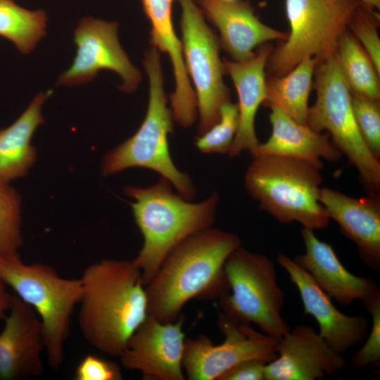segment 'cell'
Instances as JSON below:
<instances>
[{
    "mask_svg": "<svg viewBox=\"0 0 380 380\" xmlns=\"http://www.w3.org/2000/svg\"><path fill=\"white\" fill-rule=\"evenodd\" d=\"M77 46L71 66L58 77L57 84L74 86L91 82L102 70L116 72L122 80L120 89L132 92L141 75L121 47L118 23L91 17L82 18L74 30Z\"/></svg>",
    "mask_w": 380,
    "mask_h": 380,
    "instance_id": "7c38bea8",
    "label": "cell"
},
{
    "mask_svg": "<svg viewBox=\"0 0 380 380\" xmlns=\"http://www.w3.org/2000/svg\"><path fill=\"white\" fill-rule=\"evenodd\" d=\"M300 234L305 253L293 260L331 300L341 306H349L355 300L365 305L380 296L378 286L371 278L348 270L331 246L319 240L314 230L303 228Z\"/></svg>",
    "mask_w": 380,
    "mask_h": 380,
    "instance_id": "e0dca14e",
    "label": "cell"
},
{
    "mask_svg": "<svg viewBox=\"0 0 380 380\" xmlns=\"http://www.w3.org/2000/svg\"><path fill=\"white\" fill-rule=\"evenodd\" d=\"M177 1L182 8L184 62L195 87L198 137L218 121L220 108L229 101V91L223 81L225 71L220 58V40L207 25L204 14L194 0Z\"/></svg>",
    "mask_w": 380,
    "mask_h": 380,
    "instance_id": "30bf717a",
    "label": "cell"
},
{
    "mask_svg": "<svg viewBox=\"0 0 380 380\" xmlns=\"http://www.w3.org/2000/svg\"><path fill=\"white\" fill-rule=\"evenodd\" d=\"M336 56L351 93L379 101V74L355 37L346 32L343 34Z\"/></svg>",
    "mask_w": 380,
    "mask_h": 380,
    "instance_id": "cb8c5ba5",
    "label": "cell"
},
{
    "mask_svg": "<svg viewBox=\"0 0 380 380\" xmlns=\"http://www.w3.org/2000/svg\"><path fill=\"white\" fill-rule=\"evenodd\" d=\"M239 126V109L230 101L220 108L218 121L207 132L197 137L196 148L203 153L224 154L229 151Z\"/></svg>",
    "mask_w": 380,
    "mask_h": 380,
    "instance_id": "4316f807",
    "label": "cell"
},
{
    "mask_svg": "<svg viewBox=\"0 0 380 380\" xmlns=\"http://www.w3.org/2000/svg\"><path fill=\"white\" fill-rule=\"evenodd\" d=\"M320 170L298 159L257 155L247 168L244 184L260 208L279 222L322 229L329 217L318 198Z\"/></svg>",
    "mask_w": 380,
    "mask_h": 380,
    "instance_id": "5b68a950",
    "label": "cell"
},
{
    "mask_svg": "<svg viewBox=\"0 0 380 380\" xmlns=\"http://www.w3.org/2000/svg\"><path fill=\"white\" fill-rule=\"evenodd\" d=\"M317 63L315 58L306 57L286 74L269 78L265 103L306 125L312 75Z\"/></svg>",
    "mask_w": 380,
    "mask_h": 380,
    "instance_id": "603a6c76",
    "label": "cell"
},
{
    "mask_svg": "<svg viewBox=\"0 0 380 380\" xmlns=\"http://www.w3.org/2000/svg\"><path fill=\"white\" fill-rule=\"evenodd\" d=\"M0 279L39 317L44 353L50 367L63 362L65 344L81 294L80 279H68L44 263L25 264L20 258H0Z\"/></svg>",
    "mask_w": 380,
    "mask_h": 380,
    "instance_id": "8992f818",
    "label": "cell"
},
{
    "mask_svg": "<svg viewBox=\"0 0 380 380\" xmlns=\"http://www.w3.org/2000/svg\"><path fill=\"white\" fill-rule=\"evenodd\" d=\"M354 117L360 134L372 153L380 158V109L379 101L351 93Z\"/></svg>",
    "mask_w": 380,
    "mask_h": 380,
    "instance_id": "83f0119b",
    "label": "cell"
},
{
    "mask_svg": "<svg viewBox=\"0 0 380 380\" xmlns=\"http://www.w3.org/2000/svg\"><path fill=\"white\" fill-rule=\"evenodd\" d=\"M364 306L372 316V324L365 344L351 358L352 367L358 370L380 365V296Z\"/></svg>",
    "mask_w": 380,
    "mask_h": 380,
    "instance_id": "f1b7e54d",
    "label": "cell"
},
{
    "mask_svg": "<svg viewBox=\"0 0 380 380\" xmlns=\"http://www.w3.org/2000/svg\"><path fill=\"white\" fill-rule=\"evenodd\" d=\"M224 270L229 293L218 299L221 312L280 339L291 329L282 317L284 292L274 262L266 255L240 246L227 258Z\"/></svg>",
    "mask_w": 380,
    "mask_h": 380,
    "instance_id": "52a82bcc",
    "label": "cell"
},
{
    "mask_svg": "<svg viewBox=\"0 0 380 380\" xmlns=\"http://www.w3.org/2000/svg\"><path fill=\"white\" fill-rule=\"evenodd\" d=\"M360 4L358 0H285L290 32L268 59L270 70L282 76L306 57L319 63L335 55Z\"/></svg>",
    "mask_w": 380,
    "mask_h": 380,
    "instance_id": "9c48e42d",
    "label": "cell"
},
{
    "mask_svg": "<svg viewBox=\"0 0 380 380\" xmlns=\"http://www.w3.org/2000/svg\"><path fill=\"white\" fill-rule=\"evenodd\" d=\"M13 294L8 292L7 286L0 279V319L6 317L8 312L12 301Z\"/></svg>",
    "mask_w": 380,
    "mask_h": 380,
    "instance_id": "d6a6232c",
    "label": "cell"
},
{
    "mask_svg": "<svg viewBox=\"0 0 380 380\" xmlns=\"http://www.w3.org/2000/svg\"><path fill=\"white\" fill-rule=\"evenodd\" d=\"M161 177L148 187L127 186L125 195L134 221L143 236V245L132 260L146 285L158 271L167 255L179 243L200 231L213 227L220 203L217 191L205 199L192 202L175 193Z\"/></svg>",
    "mask_w": 380,
    "mask_h": 380,
    "instance_id": "3957f363",
    "label": "cell"
},
{
    "mask_svg": "<svg viewBox=\"0 0 380 380\" xmlns=\"http://www.w3.org/2000/svg\"><path fill=\"white\" fill-rule=\"evenodd\" d=\"M272 134L259 144L257 155L288 157L308 162L322 169L321 159L338 162L343 154L329 140V134H321L301 124L279 108L270 106Z\"/></svg>",
    "mask_w": 380,
    "mask_h": 380,
    "instance_id": "44dd1931",
    "label": "cell"
},
{
    "mask_svg": "<svg viewBox=\"0 0 380 380\" xmlns=\"http://www.w3.org/2000/svg\"><path fill=\"white\" fill-rule=\"evenodd\" d=\"M203 13L217 28L220 45L236 61L252 58L254 49L271 40H285L287 35L262 23L246 2L197 0Z\"/></svg>",
    "mask_w": 380,
    "mask_h": 380,
    "instance_id": "d6986e66",
    "label": "cell"
},
{
    "mask_svg": "<svg viewBox=\"0 0 380 380\" xmlns=\"http://www.w3.org/2000/svg\"><path fill=\"white\" fill-rule=\"evenodd\" d=\"M74 377L75 380H122L123 375L115 362L87 355L77 365Z\"/></svg>",
    "mask_w": 380,
    "mask_h": 380,
    "instance_id": "4dcf8cb0",
    "label": "cell"
},
{
    "mask_svg": "<svg viewBox=\"0 0 380 380\" xmlns=\"http://www.w3.org/2000/svg\"><path fill=\"white\" fill-rule=\"evenodd\" d=\"M372 11L362 4L352 17L350 25L355 39L369 56L377 72L380 73V40L376 20Z\"/></svg>",
    "mask_w": 380,
    "mask_h": 380,
    "instance_id": "f546056e",
    "label": "cell"
},
{
    "mask_svg": "<svg viewBox=\"0 0 380 380\" xmlns=\"http://www.w3.org/2000/svg\"><path fill=\"white\" fill-rule=\"evenodd\" d=\"M46 21L42 10L30 11L13 0H0V37L13 42L23 54L30 53L45 36Z\"/></svg>",
    "mask_w": 380,
    "mask_h": 380,
    "instance_id": "d4e9b609",
    "label": "cell"
},
{
    "mask_svg": "<svg viewBox=\"0 0 380 380\" xmlns=\"http://www.w3.org/2000/svg\"><path fill=\"white\" fill-rule=\"evenodd\" d=\"M260 359L242 361L223 373L217 380H265V366Z\"/></svg>",
    "mask_w": 380,
    "mask_h": 380,
    "instance_id": "1f68e13d",
    "label": "cell"
},
{
    "mask_svg": "<svg viewBox=\"0 0 380 380\" xmlns=\"http://www.w3.org/2000/svg\"><path fill=\"white\" fill-rule=\"evenodd\" d=\"M184 317L162 323L148 315L127 342L122 366L141 372L145 380H184L182 357Z\"/></svg>",
    "mask_w": 380,
    "mask_h": 380,
    "instance_id": "4fadbf2b",
    "label": "cell"
},
{
    "mask_svg": "<svg viewBox=\"0 0 380 380\" xmlns=\"http://www.w3.org/2000/svg\"><path fill=\"white\" fill-rule=\"evenodd\" d=\"M360 4L369 10H373L374 8L379 9L380 7V0H358Z\"/></svg>",
    "mask_w": 380,
    "mask_h": 380,
    "instance_id": "836d02e7",
    "label": "cell"
},
{
    "mask_svg": "<svg viewBox=\"0 0 380 380\" xmlns=\"http://www.w3.org/2000/svg\"><path fill=\"white\" fill-rule=\"evenodd\" d=\"M0 333V379L20 380L43 375L42 324L34 310L13 294Z\"/></svg>",
    "mask_w": 380,
    "mask_h": 380,
    "instance_id": "2e32d148",
    "label": "cell"
},
{
    "mask_svg": "<svg viewBox=\"0 0 380 380\" xmlns=\"http://www.w3.org/2000/svg\"><path fill=\"white\" fill-rule=\"evenodd\" d=\"M240 246L237 234L213 227L179 243L145 285L148 315L172 322L189 301L218 300L229 293L224 263Z\"/></svg>",
    "mask_w": 380,
    "mask_h": 380,
    "instance_id": "6da1fadb",
    "label": "cell"
},
{
    "mask_svg": "<svg viewBox=\"0 0 380 380\" xmlns=\"http://www.w3.org/2000/svg\"><path fill=\"white\" fill-rule=\"evenodd\" d=\"M144 65L149 80L145 118L133 136L105 154L101 173L108 177L132 167L151 170L169 180L183 198L193 201L196 195L194 184L189 174L177 168L170 153L168 136L172 132L174 119L167 106L159 51L149 49Z\"/></svg>",
    "mask_w": 380,
    "mask_h": 380,
    "instance_id": "277c9868",
    "label": "cell"
},
{
    "mask_svg": "<svg viewBox=\"0 0 380 380\" xmlns=\"http://www.w3.org/2000/svg\"><path fill=\"white\" fill-rule=\"evenodd\" d=\"M80 279L78 323L84 338L101 353L120 357L148 316L141 271L132 260L103 259L87 266Z\"/></svg>",
    "mask_w": 380,
    "mask_h": 380,
    "instance_id": "7a4b0ae2",
    "label": "cell"
},
{
    "mask_svg": "<svg viewBox=\"0 0 380 380\" xmlns=\"http://www.w3.org/2000/svg\"><path fill=\"white\" fill-rule=\"evenodd\" d=\"M217 327L224 337L215 345L205 335L185 338L182 368L189 380H217L227 370L247 360L267 362L277 357L278 339L219 312Z\"/></svg>",
    "mask_w": 380,
    "mask_h": 380,
    "instance_id": "8fae6325",
    "label": "cell"
},
{
    "mask_svg": "<svg viewBox=\"0 0 380 380\" xmlns=\"http://www.w3.org/2000/svg\"><path fill=\"white\" fill-rule=\"evenodd\" d=\"M319 201L342 234L357 246L360 260L376 272L380 271V196L369 193L354 198L338 191L322 187Z\"/></svg>",
    "mask_w": 380,
    "mask_h": 380,
    "instance_id": "ac0fdd59",
    "label": "cell"
},
{
    "mask_svg": "<svg viewBox=\"0 0 380 380\" xmlns=\"http://www.w3.org/2000/svg\"><path fill=\"white\" fill-rule=\"evenodd\" d=\"M23 242L20 196L0 182V258H20Z\"/></svg>",
    "mask_w": 380,
    "mask_h": 380,
    "instance_id": "484cf974",
    "label": "cell"
},
{
    "mask_svg": "<svg viewBox=\"0 0 380 380\" xmlns=\"http://www.w3.org/2000/svg\"><path fill=\"white\" fill-rule=\"evenodd\" d=\"M275 350L276 358L265 366V380H321L346 366L343 355L305 324L290 329Z\"/></svg>",
    "mask_w": 380,
    "mask_h": 380,
    "instance_id": "5bb4252c",
    "label": "cell"
},
{
    "mask_svg": "<svg viewBox=\"0 0 380 380\" xmlns=\"http://www.w3.org/2000/svg\"><path fill=\"white\" fill-rule=\"evenodd\" d=\"M52 90L39 93L19 118L0 129V182L10 183L25 177L37 160L31 140L37 127L44 123L42 107Z\"/></svg>",
    "mask_w": 380,
    "mask_h": 380,
    "instance_id": "7402d4cb",
    "label": "cell"
},
{
    "mask_svg": "<svg viewBox=\"0 0 380 380\" xmlns=\"http://www.w3.org/2000/svg\"><path fill=\"white\" fill-rule=\"evenodd\" d=\"M270 49L268 46H262L252 58L243 61L223 60L224 71L230 75L239 98V126L228 153L229 157H236L243 151H248L253 156L257 153L260 142L255 118L266 99L265 68Z\"/></svg>",
    "mask_w": 380,
    "mask_h": 380,
    "instance_id": "ffe728a7",
    "label": "cell"
},
{
    "mask_svg": "<svg viewBox=\"0 0 380 380\" xmlns=\"http://www.w3.org/2000/svg\"><path fill=\"white\" fill-rule=\"evenodd\" d=\"M224 1H236V0H224Z\"/></svg>",
    "mask_w": 380,
    "mask_h": 380,
    "instance_id": "e575fe53",
    "label": "cell"
},
{
    "mask_svg": "<svg viewBox=\"0 0 380 380\" xmlns=\"http://www.w3.org/2000/svg\"><path fill=\"white\" fill-rule=\"evenodd\" d=\"M277 260L297 289L304 314L314 317L319 326V334L334 350L343 355L365 340L369 324L365 317L339 311L310 274L287 255L279 253Z\"/></svg>",
    "mask_w": 380,
    "mask_h": 380,
    "instance_id": "9a60e30c",
    "label": "cell"
},
{
    "mask_svg": "<svg viewBox=\"0 0 380 380\" xmlns=\"http://www.w3.org/2000/svg\"><path fill=\"white\" fill-rule=\"evenodd\" d=\"M317 99L309 108L306 125L327 130L334 145L358 171L368 193H379L380 163L365 143L357 126L351 91L341 72L336 53L317 65Z\"/></svg>",
    "mask_w": 380,
    "mask_h": 380,
    "instance_id": "ba28073f",
    "label": "cell"
}]
</instances>
